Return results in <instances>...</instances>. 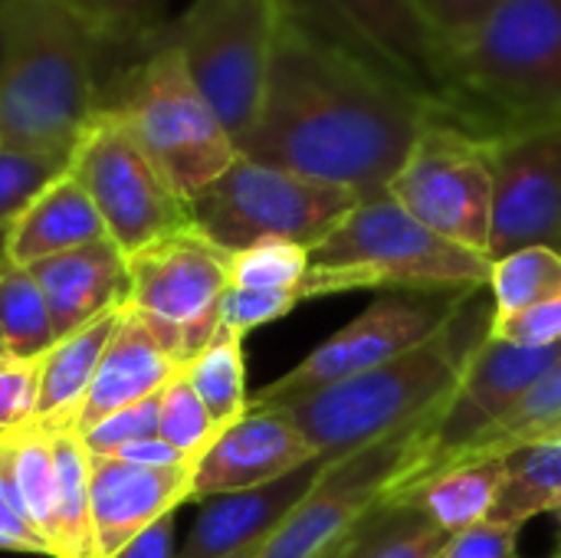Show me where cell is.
Segmentation results:
<instances>
[{
  "label": "cell",
  "instance_id": "39",
  "mask_svg": "<svg viewBox=\"0 0 561 558\" xmlns=\"http://www.w3.org/2000/svg\"><path fill=\"white\" fill-rule=\"evenodd\" d=\"M490 339L516 349H549L561 342V296L536 303L513 316H496Z\"/></svg>",
  "mask_w": 561,
  "mask_h": 558
},
{
  "label": "cell",
  "instance_id": "15",
  "mask_svg": "<svg viewBox=\"0 0 561 558\" xmlns=\"http://www.w3.org/2000/svg\"><path fill=\"white\" fill-rule=\"evenodd\" d=\"M444 408V405H440ZM424 418L371 447H362L335 464H325L312 490L299 506L276 526L256 558H325L352 526L381 503V497L398 483L401 470L414 460L421 437L427 431Z\"/></svg>",
  "mask_w": 561,
  "mask_h": 558
},
{
  "label": "cell",
  "instance_id": "18",
  "mask_svg": "<svg viewBox=\"0 0 561 558\" xmlns=\"http://www.w3.org/2000/svg\"><path fill=\"white\" fill-rule=\"evenodd\" d=\"M194 467H138L118 457L89 454L95 558H115L158 520L194 500Z\"/></svg>",
  "mask_w": 561,
  "mask_h": 558
},
{
  "label": "cell",
  "instance_id": "5",
  "mask_svg": "<svg viewBox=\"0 0 561 558\" xmlns=\"http://www.w3.org/2000/svg\"><path fill=\"white\" fill-rule=\"evenodd\" d=\"M493 263L411 217L391 194L362 201L319 247L309 250L302 299L352 289L401 286L414 293L490 286Z\"/></svg>",
  "mask_w": 561,
  "mask_h": 558
},
{
  "label": "cell",
  "instance_id": "4",
  "mask_svg": "<svg viewBox=\"0 0 561 558\" xmlns=\"http://www.w3.org/2000/svg\"><path fill=\"white\" fill-rule=\"evenodd\" d=\"M561 115V0H500L450 56V92L437 115L477 138Z\"/></svg>",
  "mask_w": 561,
  "mask_h": 558
},
{
  "label": "cell",
  "instance_id": "48",
  "mask_svg": "<svg viewBox=\"0 0 561 558\" xmlns=\"http://www.w3.org/2000/svg\"><path fill=\"white\" fill-rule=\"evenodd\" d=\"M556 520H559V553H556V556H561V503L559 510H556Z\"/></svg>",
  "mask_w": 561,
  "mask_h": 558
},
{
  "label": "cell",
  "instance_id": "31",
  "mask_svg": "<svg viewBox=\"0 0 561 558\" xmlns=\"http://www.w3.org/2000/svg\"><path fill=\"white\" fill-rule=\"evenodd\" d=\"M10 444V470L13 483L23 503V513L30 516L33 529L46 539L53 553L56 536V460H53V437L30 424L16 434H7Z\"/></svg>",
  "mask_w": 561,
  "mask_h": 558
},
{
  "label": "cell",
  "instance_id": "44",
  "mask_svg": "<svg viewBox=\"0 0 561 558\" xmlns=\"http://www.w3.org/2000/svg\"><path fill=\"white\" fill-rule=\"evenodd\" d=\"M115 558H178V549H174V513L158 520L154 526H148Z\"/></svg>",
  "mask_w": 561,
  "mask_h": 558
},
{
  "label": "cell",
  "instance_id": "1",
  "mask_svg": "<svg viewBox=\"0 0 561 558\" xmlns=\"http://www.w3.org/2000/svg\"><path fill=\"white\" fill-rule=\"evenodd\" d=\"M431 112L417 92L279 10L263 109L240 155L378 201Z\"/></svg>",
  "mask_w": 561,
  "mask_h": 558
},
{
  "label": "cell",
  "instance_id": "20",
  "mask_svg": "<svg viewBox=\"0 0 561 558\" xmlns=\"http://www.w3.org/2000/svg\"><path fill=\"white\" fill-rule=\"evenodd\" d=\"M26 270L46 296L59 342L128 303V260L112 240L39 260Z\"/></svg>",
  "mask_w": 561,
  "mask_h": 558
},
{
  "label": "cell",
  "instance_id": "21",
  "mask_svg": "<svg viewBox=\"0 0 561 558\" xmlns=\"http://www.w3.org/2000/svg\"><path fill=\"white\" fill-rule=\"evenodd\" d=\"M184 368L168 355V349L154 339L145 319L125 306L115 335L95 368V378L85 391V401L76 418V434H85L108 414L131 408L145 398H154L168 388L174 375Z\"/></svg>",
  "mask_w": 561,
  "mask_h": 558
},
{
  "label": "cell",
  "instance_id": "16",
  "mask_svg": "<svg viewBox=\"0 0 561 558\" xmlns=\"http://www.w3.org/2000/svg\"><path fill=\"white\" fill-rule=\"evenodd\" d=\"M486 141L493 168V230L486 260L526 247L561 250V115L506 128Z\"/></svg>",
  "mask_w": 561,
  "mask_h": 558
},
{
  "label": "cell",
  "instance_id": "6",
  "mask_svg": "<svg viewBox=\"0 0 561 558\" xmlns=\"http://www.w3.org/2000/svg\"><path fill=\"white\" fill-rule=\"evenodd\" d=\"M99 109L128 125L187 204L240 158L164 33L151 49L105 76Z\"/></svg>",
  "mask_w": 561,
  "mask_h": 558
},
{
  "label": "cell",
  "instance_id": "50",
  "mask_svg": "<svg viewBox=\"0 0 561 558\" xmlns=\"http://www.w3.org/2000/svg\"><path fill=\"white\" fill-rule=\"evenodd\" d=\"M552 558H561V556H552Z\"/></svg>",
  "mask_w": 561,
  "mask_h": 558
},
{
  "label": "cell",
  "instance_id": "42",
  "mask_svg": "<svg viewBox=\"0 0 561 558\" xmlns=\"http://www.w3.org/2000/svg\"><path fill=\"white\" fill-rule=\"evenodd\" d=\"M450 56L477 36V30L490 20V13L500 7V0H417Z\"/></svg>",
  "mask_w": 561,
  "mask_h": 558
},
{
  "label": "cell",
  "instance_id": "17",
  "mask_svg": "<svg viewBox=\"0 0 561 558\" xmlns=\"http://www.w3.org/2000/svg\"><path fill=\"white\" fill-rule=\"evenodd\" d=\"M319 460L283 408H247L194 467V500L276 483Z\"/></svg>",
  "mask_w": 561,
  "mask_h": 558
},
{
  "label": "cell",
  "instance_id": "7",
  "mask_svg": "<svg viewBox=\"0 0 561 558\" xmlns=\"http://www.w3.org/2000/svg\"><path fill=\"white\" fill-rule=\"evenodd\" d=\"M358 204V194L348 187L240 155L214 184L191 197V224L230 257L260 243H299L312 250Z\"/></svg>",
  "mask_w": 561,
  "mask_h": 558
},
{
  "label": "cell",
  "instance_id": "43",
  "mask_svg": "<svg viewBox=\"0 0 561 558\" xmlns=\"http://www.w3.org/2000/svg\"><path fill=\"white\" fill-rule=\"evenodd\" d=\"M516 539H519V529L486 520L467 533L450 536L440 558H519Z\"/></svg>",
  "mask_w": 561,
  "mask_h": 558
},
{
  "label": "cell",
  "instance_id": "46",
  "mask_svg": "<svg viewBox=\"0 0 561 558\" xmlns=\"http://www.w3.org/2000/svg\"><path fill=\"white\" fill-rule=\"evenodd\" d=\"M10 10H13V0H0V69H3L7 39H10Z\"/></svg>",
  "mask_w": 561,
  "mask_h": 558
},
{
  "label": "cell",
  "instance_id": "40",
  "mask_svg": "<svg viewBox=\"0 0 561 558\" xmlns=\"http://www.w3.org/2000/svg\"><path fill=\"white\" fill-rule=\"evenodd\" d=\"M302 303L299 293H260V289H227L220 306V326L247 335L260 326H270L283 316H289Z\"/></svg>",
  "mask_w": 561,
  "mask_h": 558
},
{
  "label": "cell",
  "instance_id": "27",
  "mask_svg": "<svg viewBox=\"0 0 561 558\" xmlns=\"http://www.w3.org/2000/svg\"><path fill=\"white\" fill-rule=\"evenodd\" d=\"M53 437L56 460V558H95L92 533V487H89V451L76 431H59Z\"/></svg>",
  "mask_w": 561,
  "mask_h": 558
},
{
  "label": "cell",
  "instance_id": "3",
  "mask_svg": "<svg viewBox=\"0 0 561 558\" xmlns=\"http://www.w3.org/2000/svg\"><path fill=\"white\" fill-rule=\"evenodd\" d=\"M105 56V43L62 0H13L0 145L76 151L102 102Z\"/></svg>",
  "mask_w": 561,
  "mask_h": 558
},
{
  "label": "cell",
  "instance_id": "26",
  "mask_svg": "<svg viewBox=\"0 0 561 558\" xmlns=\"http://www.w3.org/2000/svg\"><path fill=\"white\" fill-rule=\"evenodd\" d=\"M561 503V437L523 444L503 454V480L490 523L523 529L533 516L556 513Z\"/></svg>",
  "mask_w": 561,
  "mask_h": 558
},
{
  "label": "cell",
  "instance_id": "28",
  "mask_svg": "<svg viewBox=\"0 0 561 558\" xmlns=\"http://www.w3.org/2000/svg\"><path fill=\"white\" fill-rule=\"evenodd\" d=\"M0 345L10 362L46 358L59 335L43 289L26 266H13L0 250Z\"/></svg>",
  "mask_w": 561,
  "mask_h": 558
},
{
  "label": "cell",
  "instance_id": "33",
  "mask_svg": "<svg viewBox=\"0 0 561 558\" xmlns=\"http://www.w3.org/2000/svg\"><path fill=\"white\" fill-rule=\"evenodd\" d=\"M102 43L108 53L135 49L138 56L158 43L164 33L168 0H62Z\"/></svg>",
  "mask_w": 561,
  "mask_h": 558
},
{
  "label": "cell",
  "instance_id": "32",
  "mask_svg": "<svg viewBox=\"0 0 561 558\" xmlns=\"http://www.w3.org/2000/svg\"><path fill=\"white\" fill-rule=\"evenodd\" d=\"M490 293L496 316L523 312L536 303L561 296V250L556 247H526L493 263Z\"/></svg>",
  "mask_w": 561,
  "mask_h": 558
},
{
  "label": "cell",
  "instance_id": "10",
  "mask_svg": "<svg viewBox=\"0 0 561 558\" xmlns=\"http://www.w3.org/2000/svg\"><path fill=\"white\" fill-rule=\"evenodd\" d=\"M69 174L85 187L108 240L125 257L174 230L194 227L191 204L112 112H95L76 145Z\"/></svg>",
  "mask_w": 561,
  "mask_h": 558
},
{
  "label": "cell",
  "instance_id": "12",
  "mask_svg": "<svg viewBox=\"0 0 561 558\" xmlns=\"http://www.w3.org/2000/svg\"><path fill=\"white\" fill-rule=\"evenodd\" d=\"M279 10L417 92L431 115L444 109L450 49L417 0H279Z\"/></svg>",
  "mask_w": 561,
  "mask_h": 558
},
{
  "label": "cell",
  "instance_id": "34",
  "mask_svg": "<svg viewBox=\"0 0 561 558\" xmlns=\"http://www.w3.org/2000/svg\"><path fill=\"white\" fill-rule=\"evenodd\" d=\"M76 151L10 148L0 145V234L62 174H69Z\"/></svg>",
  "mask_w": 561,
  "mask_h": 558
},
{
  "label": "cell",
  "instance_id": "29",
  "mask_svg": "<svg viewBox=\"0 0 561 558\" xmlns=\"http://www.w3.org/2000/svg\"><path fill=\"white\" fill-rule=\"evenodd\" d=\"M549 437H561V358L529 388V395L500 424H493L486 434H480L454 464L503 457L523 444H536V441H549Z\"/></svg>",
  "mask_w": 561,
  "mask_h": 558
},
{
  "label": "cell",
  "instance_id": "2",
  "mask_svg": "<svg viewBox=\"0 0 561 558\" xmlns=\"http://www.w3.org/2000/svg\"><path fill=\"white\" fill-rule=\"evenodd\" d=\"M486 289H470L444 329L417 349L283 408L309 447L335 464L431 418L457 388L467 355L490 339L496 309L480 316Z\"/></svg>",
  "mask_w": 561,
  "mask_h": 558
},
{
  "label": "cell",
  "instance_id": "9",
  "mask_svg": "<svg viewBox=\"0 0 561 558\" xmlns=\"http://www.w3.org/2000/svg\"><path fill=\"white\" fill-rule=\"evenodd\" d=\"M125 260L128 309L187 368L220 329V306L230 289V253L201 230L184 227Z\"/></svg>",
  "mask_w": 561,
  "mask_h": 558
},
{
  "label": "cell",
  "instance_id": "24",
  "mask_svg": "<svg viewBox=\"0 0 561 558\" xmlns=\"http://www.w3.org/2000/svg\"><path fill=\"white\" fill-rule=\"evenodd\" d=\"M447 543L450 533L431 523L417 503L381 497L325 558H440Z\"/></svg>",
  "mask_w": 561,
  "mask_h": 558
},
{
  "label": "cell",
  "instance_id": "49",
  "mask_svg": "<svg viewBox=\"0 0 561 558\" xmlns=\"http://www.w3.org/2000/svg\"><path fill=\"white\" fill-rule=\"evenodd\" d=\"M3 362H10V358H7V352H3V345H0V365H3Z\"/></svg>",
  "mask_w": 561,
  "mask_h": 558
},
{
  "label": "cell",
  "instance_id": "11",
  "mask_svg": "<svg viewBox=\"0 0 561 558\" xmlns=\"http://www.w3.org/2000/svg\"><path fill=\"white\" fill-rule=\"evenodd\" d=\"M480 289V286H477ZM470 289L444 293H388L362 309L348 326L332 332L319 349H312L293 372L260 388L250 408H289L309 395L332 388L345 378L371 372L444 329L460 299Z\"/></svg>",
  "mask_w": 561,
  "mask_h": 558
},
{
  "label": "cell",
  "instance_id": "36",
  "mask_svg": "<svg viewBox=\"0 0 561 558\" xmlns=\"http://www.w3.org/2000/svg\"><path fill=\"white\" fill-rule=\"evenodd\" d=\"M309 273V250L299 243H260L230 257V286L260 293H299Z\"/></svg>",
  "mask_w": 561,
  "mask_h": 558
},
{
  "label": "cell",
  "instance_id": "47",
  "mask_svg": "<svg viewBox=\"0 0 561 558\" xmlns=\"http://www.w3.org/2000/svg\"><path fill=\"white\" fill-rule=\"evenodd\" d=\"M263 546H266V539H263V543H253V546H247V549H237V553H230V556L224 558H256Z\"/></svg>",
  "mask_w": 561,
  "mask_h": 558
},
{
  "label": "cell",
  "instance_id": "14",
  "mask_svg": "<svg viewBox=\"0 0 561 558\" xmlns=\"http://www.w3.org/2000/svg\"><path fill=\"white\" fill-rule=\"evenodd\" d=\"M559 358L561 342L549 349H516L496 339L480 342L467 355L457 388L444 408L431 414L411 467L401 470L398 483L385 497H404L447 470L480 434L500 424Z\"/></svg>",
  "mask_w": 561,
  "mask_h": 558
},
{
  "label": "cell",
  "instance_id": "25",
  "mask_svg": "<svg viewBox=\"0 0 561 558\" xmlns=\"http://www.w3.org/2000/svg\"><path fill=\"white\" fill-rule=\"evenodd\" d=\"M503 480V457H483V460H460L440 474H434L417 490L394 497L417 503L431 523H437L444 533L457 536L490 520L496 493Z\"/></svg>",
  "mask_w": 561,
  "mask_h": 558
},
{
  "label": "cell",
  "instance_id": "41",
  "mask_svg": "<svg viewBox=\"0 0 561 558\" xmlns=\"http://www.w3.org/2000/svg\"><path fill=\"white\" fill-rule=\"evenodd\" d=\"M0 549L10 553H33V556H53L46 539L33 529L30 516L23 513L13 470H10V444L0 437Z\"/></svg>",
  "mask_w": 561,
  "mask_h": 558
},
{
  "label": "cell",
  "instance_id": "23",
  "mask_svg": "<svg viewBox=\"0 0 561 558\" xmlns=\"http://www.w3.org/2000/svg\"><path fill=\"white\" fill-rule=\"evenodd\" d=\"M128 306V303H125ZM125 306L102 312L79 332L66 335L46 358L39 372V401H36V428L46 434L76 431L79 408L85 401V391L95 378V368L115 335V326L125 312Z\"/></svg>",
  "mask_w": 561,
  "mask_h": 558
},
{
  "label": "cell",
  "instance_id": "35",
  "mask_svg": "<svg viewBox=\"0 0 561 558\" xmlns=\"http://www.w3.org/2000/svg\"><path fill=\"white\" fill-rule=\"evenodd\" d=\"M217 424L207 414L204 401L191 388L187 375H174L168 388L161 391V418H158V437L171 444L184 460L197 464L207 447L217 441Z\"/></svg>",
  "mask_w": 561,
  "mask_h": 558
},
{
  "label": "cell",
  "instance_id": "38",
  "mask_svg": "<svg viewBox=\"0 0 561 558\" xmlns=\"http://www.w3.org/2000/svg\"><path fill=\"white\" fill-rule=\"evenodd\" d=\"M43 358L0 365V437L16 434L36 421Z\"/></svg>",
  "mask_w": 561,
  "mask_h": 558
},
{
  "label": "cell",
  "instance_id": "13",
  "mask_svg": "<svg viewBox=\"0 0 561 558\" xmlns=\"http://www.w3.org/2000/svg\"><path fill=\"white\" fill-rule=\"evenodd\" d=\"M388 194L434 234L486 257L493 230V168L473 132L427 118Z\"/></svg>",
  "mask_w": 561,
  "mask_h": 558
},
{
  "label": "cell",
  "instance_id": "8",
  "mask_svg": "<svg viewBox=\"0 0 561 558\" xmlns=\"http://www.w3.org/2000/svg\"><path fill=\"white\" fill-rule=\"evenodd\" d=\"M276 33L279 0H194L164 26L237 151L260 118Z\"/></svg>",
  "mask_w": 561,
  "mask_h": 558
},
{
  "label": "cell",
  "instance_id": "22",
  "mask_svg": "<svg viewBox=\"0 0 561 558\" xmlns=\"http://www.w3.org/2000/svg\"><path fill=\"white\" fill-rule=\"evenodd\" d=\"M99 240H108V230L92 197L72 174H62L0 234V250L13 266H33Z\"/></svg>",
  "mask_w": 561,
  "mask_h": 558
},
{
  "label": "cell",
  "instance_id": "19",
  "mask_svg": "<svg viewBox=\"0 0 561 558\" xmlns=\"http://www.w3.org/2000/svg\"><path fill=\"white\" fill-rule=\"evenodd\" d=\"M325 460H312L302 470L240 493L207 497L178 558H224L253 543H263L276 533V526L299 506V500L312 490Z\"/></svg>",
  "mask_w": 561,
  "mask_h": 558
},
{
  "label": "cell",
  "instance_id": "45",
  "mask_svg": "<svg viewBox=\"0 0 561 558\" xmlns=\"http://www.w3.org/2000/svg\"><path fill=\"white\" fill-rule=\"evenodd\" d=\"M115 457H118V460H128V464H138V467H178V464H191V460H184L171 444H164L161 437H148V441L128 444V447L118 451Z\"/></svg>",
  "mask_w": 561,
  "mask_h": 558
},
{
  "label": "cell",
  "instance_id": "37",
  "mask_svg": "<svg viewBox=\"0 0 561 558\" xmlns=\"http://www.w3.org/2000/svg\"><path fill=\"white\" fill-rule=\"evenodd\" d=\"M158 418H161V395L145 398V401H138L131 408H122V411L108 414L105 421H99L95 428L79 434V441L95 457H115L128 444L158 437Z\"/></svg>",
  "mask_w": 561,
  "mask_h": 558
},
{
  "label": "cell",
  "instance_id": "30",
  "mask_svg": "<svg viewBox=\"0 0 561 558\" xmlns=\"http://www.w3.org/2000/svg\"><path fill=\"white\" fill-rule=\"evenodd\" d=\"M191 388L204 401L217 431L240 421L250 408L247 395V365H243V335L230 329H217L207 349L184 368Z\"/></svg>",
  "mask_w": 561,
  "mask_h": 558
}]
</instances>
